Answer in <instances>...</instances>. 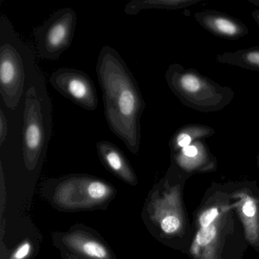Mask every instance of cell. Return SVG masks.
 <instances>
[{"instance_id":"obj_2","label":"cell","mask_w":259,"mask_h":259,"mask_svg":"<svg viewBox=\"0 0 259 259\" xmlns=\"http://www.w3.org/2000/svg\"><path fill=\"white\" fill-rule=\"evenodd\" d=\"M52 106L45 78L28 48L22 144L26 161L35 163L47 151L52 135Z\"/></svg>"},{"instance_id":"obj_4","label":"cell","mask_w":259,"mask_h":259,"mask_svg":"<svg viewBox=\"0 0 259 259\" xmlns=\"http://www.w3.org/2000/svg\"><path fill=\"white\" fill-rule=\"evenodd\" d=\"M165 79L171 92L189 108L213 113L225 108L235 97L233 89L222 86L192 68L169 65Z\"/></svg>"},{"instance_id":"obj_7","label":"cell","mask_w":259,"mask_h":259,"mask_svg":"<svg viewBox=\"0 0 259 259\" xmlns=\"http://www.w3.org/2000/svg\"><path fill=\"white\" fill-rule=\"evenodd\" d=\"M49 81L60 95L78 107L89 111L98 108L95 83L85 72L73 68H60L53 72Z\"/></svg>"},{"instance_id":"obj_17","label":"cell","mask_w":259,"mask_h":259,"mask_svg":"<svg viewBox=\"0 0 259 259\" xmlns=\"http://www.w3.org/2000/svg\"><path fill=\"white\" fill-rule=\"evenodd\" d=\"M9 121L4 113V109L1 107L0 108V145L2 146L9 135Z\"/></svg>"},{"instance_id":"obj_1","label":"cell","mask_w":259,"mask_h":259,"mask_svg":"<svg viewBox=\"0 0 259 259\" xmlns=\"http://www.w3.org/2000/svg\"><path fill=\"white\" fill-rule=\"evenodd\" d=\"M109 128L132 153L140 149L141 118L146 104L133 72L120 54L103 47L96 65Z\"/></svg>"},{"instance_id":"obj_18","label":"cell","mask_w":259,"mask_h":259,"mask_svg":"<svg viewBox=\"0 0 259 259\" xmlns=\"http://www.w3.org/2000/svg\"><path fill=\"white\" fill-rule=\"evenodd\" d=\"M31 250V245L28 242H25L21 245L13 256L14 259H24L28 255Z\"/></svg>"},{"instance_id":"obj_8","label":"cell","mask_w":259,"mask_h":259,"mask_svg":"<svg viewBox=\"0 0 259 259\" xmlns=\"http://www.w3.org/2000/svg\"><path fill=\"white\" fill-rule=\"evenodd\" d=\"M255 185L249 182L234 186L230 192L235 201V210L244 229L245 239L259 252V192H254Z\"/></svg>"},{"instance_id":"obj_9","label":"cell","mask_w":259,"mask_h":259,"mask_svg":"<svg viewBox=\"0 0 259 259\" xmlns=\"http://www.w3.org/2000/svg\"><path fill=\"white\" fill-rule=\"evenodd\" d=\"M172 163L186 175L208 172L217 169V159L210 152L205 141L194 142L189 146L171 153Z\"/></svg>"},{"instance_id":"obj_11","label":"cell","mask_w":259,"mask_h":259,"mask_svg":"<svg viewBox=\"0 0 259 259\" xmlns=\"http://www.w3.org/2000/svg\"><path fill=\"white\" fill-rule=\"evenodd\" d=\"M214 133V130L212 127L202 124L192 123L183 125L176 131L169 140L171 153L189 146L197 141L205 140Z\"/></svg>"},{"instance_id":"obj_5","label":"cell","mask_w":259,"mask_h":259,"mask_svg":"<svg viewBox=\"0 0 259 259\" xmlns=\"http://www.w3.org/2000/svg\"><path fill=\"white\" fill-rule=\"evenodd\" d=\"M28 48L8 18L1 16L0 95L9 110H16L25 92Z\"/></svg>"},{"instance_id":"obj_12","label":"cell","mask_w":259,"mask_h":259,"mask_svg":"<svg viewBox=\"0 0 259 259\" xmlns=\"http://www.w3.org/2000/svg\"><path fill=\"white\" fill-rule=\"evenodd\" d=\"M203 0H131L127 3L124 13L128 16H136L143 10H177L189 8Z\"/></svg>"},{"instance_id":"obj_19","label":"cell","mask_w":259,"mask_h":259,"mask_svg":"<svg viewBox=\"0 0 259 259\" xmlns=\"http://www.w3.org/2000/svg\"><path fill=\"white\" fill-rule=\"evenodd\" d=\"M251 16H252L253 19H254V22H256L259 28V10H254L251 13Z\"/></svg>"},{"instance_id":"obj_14","label":"cell","mask_w":259,"mask_h":259,"mask_svg":"<svg viewBox=\"0 0 259 259\" xmlns=\"http://www.w3.org/2000/svg\"><path fill=\"white\" fill-rule=\"evenodd\" d=\"M98 154L104 163L113 172L123 177H130L131 170L122 151L109 141L97 143Z\"/></svg>"},{"instance_id":"obj_13","label":"cell","mask_w":259,"mask_h":259,"mask_svg":"<svg viewBox=\"0 0 259 259\" xmlns=\"http://www.w3.org/2000/svg\"><path fill=\"white\" fill-rule=\"evenodd\" d=\"M216 62L248 70L259 71V45L239 50L235 52H224L218 54Z\"/></svg>"},{"instance_id":"obj_10","label":"cell","mask_w":259,"mask_h":259,"mask_svg":"<svg viewBox=\"0 0 259 259\" xmlns=\"http://www.w3.org/2000/svg\"><path fill=\"white\" fill-rule=\"evenodd\" d=\"M194 19L206 31L220 38L236 40L248 35L245 23L227 13L213 10L197 12Z\"/></svg>"},{"instance_id":"obj_6","label":"cell","mask_w":259,"mask_h":259,"mask_svg":"<svg viewBox=\"0 0 259 259\" xmlns=\"http://www.w3.org/2000/svg\"><path fill=\"white\" fill-rule=\"evenodd\" d=\"M76 25V13L72 8L54 12L34 30L38 57L50 61L58 60L72 45Z\"/></svg>"},{"instance_id":"obj_15","label":"cell","mask_w":259,"mask_h":259,"mask_svg":"<svg viewBox=\"0 0 259 259\" xmlns=\"http://www.w3.org/2000/svg\"><path fill=\"white\" fill-rule=\"evenodd\" d=\"M81 251L89 257L95 259H105L107 257L106 248L99 242L92 240L83 241L79 246Z\"/></svg>"},{"instance_id":"obj_16","label":"cell","mask_w":259,"mask_h":259,"mask_svg":"<svg viewBox=\"0 0 259 259\" xmlns=\"http://www.w3.org/2000/svg\"><path fill=\"white\" fill-rule=\"evenodd\" d=\"M88 193L93 199H102L108 195L109 189L104 183L99 181H94L89 184Z\"/></svg>"},{"instance_id":"obj_3","label":"cell","mask_w":259,"mask_h":259,"mask_svg":"<svg viewBox=\"0 0 259 259\" xmlns=\"http://www.w3.org/2000/svg\"><path fill=\"white\" fill-rule=\"evenodd\" d=\"M235 207L230 192H207L194 219L195 231L189 249L192 259H222L227 237L234 229Z\"/></svg>"},{"instance_id":"obj_21","label":"cell","mask_w":259,"mask_h":259,"mask_svg":"<svg viewBox=\"0 0 259 259\" xmlns=\"http://www.w3.org/2000/svg\"><path fill=\"white\" fill-rule=\"evenodd\" d=\"M258 158H259V157H258Z\"/></svg>"},{"instance_id":"obj_20","label":"cell","mask_w":259,"mask_h":259,"mask_svg":"<svg viewBox=\"0 0 259 259\" xmlns=\"http://www.w3.org/2000/svg\"><path fill=\"white\" fill-rule=\"evenodd\" d=\"M248 2L254 7H259V0H248Z\"/></svg>"}]
</instances>
